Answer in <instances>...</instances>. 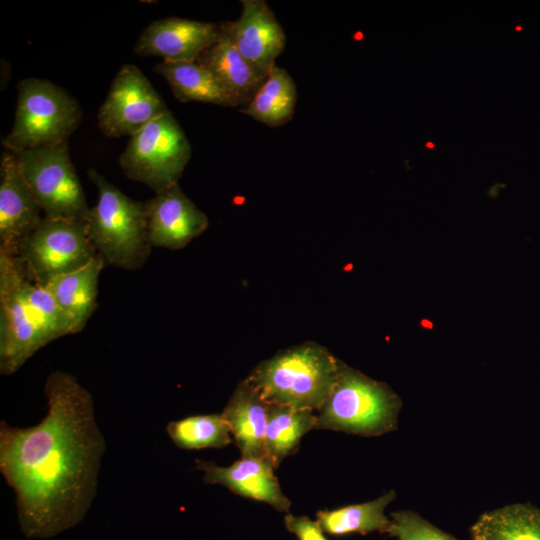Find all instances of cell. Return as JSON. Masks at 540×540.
Instances as JSON below:
<instances>
[{"instance_id":"obj_1","label":"cell","mask_w":540,"mask_h":540,"mask_svg":"<svg viewBox=\"0 0 540 540\" xmlns=\"http://www.w3.org/2000/svg\"><path fill=\"white\" fill-rule=\"evenodd\" d=\"M44 393L47 413L38 424H0V472L16 495L28 539L54 537L84 519L106 447L93 398L75 376L52 372Z\"/></svg>"},{"instance_id":"obj_2","label":"cell","mask_w":540,"mask_h":540,"mask_svg":"<svg viewBox=\"0 0 540 540\" xmlns=\"http://www.w3.org/2000/svg\"><path fill=\"white\" fill-rule=\"evenodd\" d=\"M78 333L18 256L0 253V372L11 375L49 342Z\"/></svg>"},{"instance_id":"obj_3","label":"cell","mask_w":540,"mask_h":540,"mask_svg":"<svg viewBox=\"0 0 540 540\" xmlns=\"http://www.w3.org/2000/svg\"><path fill=\"white\" fill-rule=\"evenodd\" d=\"M98 191L85 228L105 265L140 269L152 247L148 240L145 203L135 201L105 179L96 169L87 172Z\"/></svg>"},{"instance_id":"obj_4","label":"cell","mask_w":540,"mask_h":540,"mask_svg":"<svg viewBox=\"0 0 540 540\" xmlns=\"http://www.w3.org/2000/svg\"><path fill=\"white\" fill-rule=\"evenodd\" d=\"M340 363L324 347L306 343L263 361L248 380L268 403L314 411L331 392Z\"/></svg>"},{"instance_id":"obj_5","label":"cell","mask_w":540,"mask_h":540,"mask_svg":"<svg viewBox=\"0 0 540 540\" xmlns=\"http://www.w3.org/2000/svg\"><path fill=\"white\" fill-rule=\"evenodd\" d=\"M400 408L399 397L387 385L340 363L332 390L316 414V429L379 436L397 427Z\"/></svg>"},{"instance_id":"obj_6","label":"cell","mask_w":540,"mask_h":540,"mask_svg":"<svg viewBox=\"0 0 540 540\" xmlns=\"http://www.w3.org/2000/svg\"><path fill=\"white\" fill-rule=\"evenodd\" d=\"M17 91L14 123L2 140L5 150L19 153L68 141L82 118L75 98L56 84L39 78L23 79Z\"/></svg>"},{"instance_id":"obj_7","label":"cell","mask_w":540,"mask_h":540,"mask_svg":"<svg viewBox=\"0 0 540 540\" xmlns=\"http://www.w3.org/2000/svg\"><path fill=\"white\" fill-rule=\"evenodd\" d=\"M191 152L183 129L167 110L131 136L119 163L129 179L157 194L178 184Z\"/></svg>"},{"instance_id":"obj_8","label":"cell","mask_w":540,"mask_h":540,"mask_svg":"<svg viewBox=\"0 0 540 540\" xmlns=\"http://www.w3.org/2000/svg\"><path fill=\"white\" fill-rule=\"evenodd\" d=\"M15 154L44 217L85 224L90 208L70 157L68 141Z\"/></svg>"},{"instance_id":"obj_9","label":"cell","mask_w":540,"mask_h":540,"mask_svg":"<svg viewBox=\"0 0 540 540\" xmlns=\"http://www.w3.org/2000/svg\"><path fill=\"white\" fill-rule=\"evenodd\" d=\"M96 255L85 224L46 217L18 252L30 280L42 286L59 275L81 268Z\"/></svg>"},{"instance_id":"obj_10","label":"cell","mask_w":540,"mask_h":540,"mask_svg":"<svg viewBox=\"0 0 540 540\" xmlns=\"http://www.w3.org/2000/svg\"><path fill=\"white\" fill-rule=\"evenodd\" d=\"M169 110L143 72L124 64L99 108L98 126L108 137L133 136Z\"/></svg>"},{"instance_id":"obj_11","label":"cell","mask_w":540,"mask_h":540,"mask_svg":"<svg viewBox=\"0 0 540 540\" xmlns=\"http://www.w3.org/2000/svg\"><path fill=\"white\" fill-rule=\"evenodd\" d=\"M41 208L24 180L17 156L3 151L0 161V253L18 256L41 221Z\"/></svg>"},{"instance_id":"obj_12","label":"cell","mask_w":540,"mask_h":540,"mask_svg":"<svg viewBox=\"0 0 540 540\" xmlns=\"http://www.w3.org/2000/svg\"><path fill=\"white\" fill-rule=\"evenodd\" d=\"M220 33V26L212 22L168 17L150 23L133 51L139 56H160L166 62H195Z\"/></svg>"},{"instance_id":"obj_13","label":"cell","mask_w":540,"mask_h":540,"mask_svg":"<svg viewBox=\"0 0 540 540\" xmlns=\"http://www.w3.org/2000/svg\"><path fill=\"white\" fill-rule=\"evenodd\" d=\"M151 246L181 249L202 234L208 218L181 190L179 184L157 193L145 203Z\"/></svg>"},{"instance_id":"obj_14","label":"cell","mask_w":540,"mask_h":540,"mask_svg":"<svg viewBox=\"0 0 540 540\" xmlns=\"http://www.w3.org/2000/svg\"><path fill=\"white\" fill-rule=\"evenodd\" d=\"M241 3L240 17L223 23L220 28L247 61L268 74L285 48V32L265 1L243 0Z\"/></svg>"},{"instance_id":"obj_15","label":"cell","mask_w":540,"mask_h":540,"mask_svg":"<svg viewBox=\"0 0 540 540\" xmlns=\"http://www.w3.org/2000/svg\"><path fill=\"white\" fill-rule=\"evenodd\" d=\"M195 463L206 484L222 485L242 497L265 502L279 512H289L291 502L282 492L274 475L276 468L267 457H241L227 467L200 459Z\"/></svg>"},{"instance_id":"obj_16","label":"cell","mask_w":540,"mask_h":540,"mask_svg":"<svg viewBox=\"0 0 540 540\" xmlns=\"http://www.w3.org/2000/svg\"><path fill=\"white\" fill-rule=\"evenodd\" d=\"M268 405L259 390L246 379L236 387L221 413L241 457L265 456Z\"/></svg>"},{"instance_id":"obj_17","label":"cell","mask_w":540,"mask_h":540,"mask_svg":"<svg viewBox=\"0 0 540 540\" xmlns=\"http://www.w3.org/2000/svg\"><path fill=\"white\" fill-rule=\"evenodd\" d=\"M197 62L209 70L241 105L252 99L268 76L247 61L222 30L218 40L199 56Z\"/></svg>"},{"instance_id":"obj_18","label":"cell","mask_w":540,"mask_h":540,"mask_svg":"<svg viewBox=\"0 0 540 540\" xmlns=\"http://www.w3.org/2000/svg\"><path fill=\"white\" fill-rule=\"evenodd\" d=\"M104 266V260L97 254L81 268L59 275L44 285L73 321L77 332L85 327L96 308L98 280Z\"/></svg>"},{"instance_id":"obj_19","label":"cell","mask_w":540,"mask_h":540,"mask_svg":"<svg viewBox=\"0 0 540 540\" xmlns=\"http://www.w3.org/2000/svg\"><path fill=\"white\" fill-rule=\"evenodd\" d=\"M153 71L167 81L173 95L180 102L196 101L223 107L241 106L240 101L197 61H162Z\"/></svg>"},{"instance_id":"obj_20","label":"cell","mask_w":540,"mask_h":540,"mask_svg":"<svg viewBox=\"0 0 540 540\" xmlns=\"http://www.w3.org/2000/svg\"><path fill=\"white\" fill-rule=\"evenodd\" d=\"M317 416L312 410L295 409L269 403L265 430V456L277 468L295 453L302 437L316 429Z\"/></svg>"},{"instance_id":"obj_21","label":"cell","mask_w":540,"mask_h":540,"mask_svg":"<svg viewBox=\"0 0 540 540\" xmlns=\"http://www.w3.org/2000/svg\"><path fill=\"white\" fill-rule=\"evenodd\" d=\"M297 88L289 73L275 65L252 99L240 111L270 127L281 126L294 115Z\"/></svg>"},{"instance_id":"obj_22","label":"cell","mask_w":540,"mask_h":540,"mask_svg":"<svg viewBox=\"0 0 540 540\" xmlns=\"http://www.w3.org/2000/svg\"><path fill=\"white\" fill-rule=\"evenodd\" d=\"M470 533L472 540H540V510L517 503L487 511Z\"/></svg>"},{"instance_id":"obj_23","label":"cell","mask_w":540,"mask_h":540,"mask_svg":"<svg viewBox=\"0 0 540 540\" xmlns=\"http://www.w3.org/2000/svg\"><path fill=\"white\" fill-rule=\"evenodd\" d=\"M395 497V492L390 490L372 501L320 510L316 513V522L325 533L335 536L350 533L366 535L374 531L387 533L391 520L385 515V509Z\"/></svg>"},{"instance_id":"obj_24","label":"cell","mask_w":540,"mask_h":540,"mask_svg":"<svg viewBox=\"0 0 540 540\" xmlns=\"http://www.w3.org/2000/svg\"><path fill=\"white\" fill-rule=\"evenodd\" d=\"M166 431L181 449L223 448L231 443L229 426L222 414L193 415L171 421Z\"/></svg>"},{"instance_id":"obj_25","label":"cell","mask_w":540,"mask_h":540,"mask_svg":"<svg viewBox=\"0 0 540 540\" xmlns=\"http://www.w3.org/2000/svg\"><path fill=\"white\" fill-rule=\"evenodd\" d=\"M390 520L387 534L398 540H458L412 511L394 512Z\"/></svg>"},{"instance_id":"obj_26","label":"cell","mask_w":540,"mask_h":540,"mask_svg":"<svg viewBox=\"0 0 540 540\" xmlns=\"http://www.w3.org/2000/svg\"><path fill=\"white\" fill-rule=\"evenodd\" d=\"M284 523L287 530L298 540H328L319 524L306 516L287 514Z\"/></svg>"},{"instance_id":"obj_27","label":"cell","mask_w":540,"mask_h":540,"mask_svg":"<svg viewBox=\"0 0 540 540\" xmlns=\"http://www.w3.org/2000/svg\"><path fill=\"white\" fill-rule=\"evenodd\" d=\"M426 147L433 148L434 144L432 142H428V143H426Z\"/></svg>"}]
</instances>
